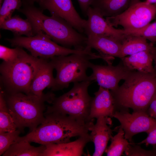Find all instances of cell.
I'll use <instances>...</instances> for the list:
<instances>
[{"label": "cell", "instance_id": "21", "mask_svg": "<svg viewBox=\"0 0 156 156\" xmlns=\"http://www.w3.org/2000/svg\"><path fill=\"white\" fill-rule=\"evenodd\" d=\"M0 29L12 31L14 36L25 35L30 37L36 34L31 22L27 18L23 19L16 15L5 20L0 24Z\"/></svg>", "mask_w": 156, "mask_h": 156}, {"label": "cell", "instance_id": "10", "mask_svg": "<svg viewBox=\"0 0 156 156\" xmlns=\"http://www.w3.org/2000/svg\"><path fill=\"white\" fill-rule=\"evenodd\" d=\"M129 109L117 110L113 115L119 121L124 131L125 138L131 143H134L132 138L139 133L147 134L156 127V120L151 116L147 112L133 111L129 113Z\"/></svg>", "mask_w": 156, "mask_h": 156}, {"label": "cell", "instance_id": "16", "mask_svg": "<svg viewBox=\"0 0 156 156\" xmlns=\"http://www.w3.org/2000/svg\"><path fill=\"white\" fill-rule=\"evenodd\" d=\"M87 37V47L97 50L99 54L106 58L111 64L115 57L120 58L122 43L119 40L102 35Z\"/></svg>", "mask_w": 156, "mask_h": 156}, {"label": "cell", "instance_id": "1", "mask_svg": "<svg viewBox=\"0 0 156 156\" xmlns=\"http://www.w3.org/2000/svg\"><path fill=\"white\" fill-rule=\"evenodd\" d=\"M18 10L32 23L36 34L42 33L57 44L67 48L83 50L87 47L88 38L76 30L64 19L44 14L41 8L25 1Z\"/></svg>", "mask_w": 156, "mask_h": 156}, {"label": "cell", "instance_id": "32", "mask_svg": "<svg viewBox=\"0 0 156 156\" xmlns=\"http://www.w3.org/2000/svg\"><path fill=\"white\" fill-rule=\"evenodd\" d=\"M94 0H77L80 8L84 15L87 16V13Z\"/></svg>", "mask_w": 156, "mask_h": 156}, {"label": "cell", "instance_id": "7", "mask_svg": "<svg viewBox=\"0 0 156 156\" xmlns=\"http://www.w3.org/2000/svg\"><path fill=\"white\" fill-rule=\"evenodd\" d=\"M91 81L87 80L74 83L69 91L55 97L46 111L57 112L86 122L91 120L89 116L93 97L88 89Z\"/></svg>", "mask_w": 156, "mask_h": 156}, {"label": "cell", "instance_id": "9", "mask_svg": "<svg viewBox=\"0 0 156 156\" xmlns=\"http://www.w3.org/2000/svg\"><path fill=\"white\" fill-rule=\"evenodd\" d=\"M156 16V4L140 1L132 5L121 14L107 17L105 19L111 26H122L126 31L142 29L150 23Z\"/></svg>", "mask_w": 156, "mask_h": 156}, {"label": "cell", "instance_id": "6", "mask_svg": "<svg viewBox=\"0 0 156 156\" xmlns=\"http://www.w3.org/2000/svg\"><path fill=\"white\" fill-rule=\"evenodd\" d=\"M96 59H101L108 62L107 59L99 53L92 52L56 56L51 58L56 71L54 83L51 88V90H62L67 88L71 83L91 81L86 71L89 68L90 60Z\"/></svg>", "mask_w": 156, "mask_h": 156}, {"label": "cell", "instance_id": "39", "mask_svg": "<svg viewBox=\"0 0 156 156\" xmlns=\"http://www.w3.org/2000/svg\"><path fill=\"white\" fill-rule=\"evenodd\" d=\"M3 0H0V7L1 6Z\"/></svg>", "mask_w": 156, "mask_h": 156}, {"label": "cell", "instance_id": "15", "mask_svg": "<svg viewBox=\"0 0 156 156\" xmlns=\"http://www.w3.org/2000/svg\"><path fill=\"white\" fill-rule=\"evenodd\" d=\"M92 101L90 119L94 120L100 116L113 117L117 108L114 97L109 90L99 86Z\"/></svg>", "mask_w": 156, "mask_h": 156}, {"label": "cell", "instance_id": "2", "mask_svg": "<svg viewBox=\"0 0 156 156\" xmlns=\"http://www.w3.org/2000/svg\"><path fill=\"white\" fill-rule=\"evenodd\" d=\"M44 121L25 136L19 137L18 141H25L42 145L64 143L73 137L89 134L90 124L67 115L46 111Z\"/></svg>", "mask_w": 156, "mask_h": 156}, {"label": "cell", "instance_id": "29", "mask_svg": "<svg viewBox=\"0 0 156 156\" xmlns=\"http://www.w3.org/2000/svg\"><path fill=\"white\" fill-rule=\"evenodd\" d=\"M24 51L21 47H17L11 49L0 44V58L3 61L12 62L20 57Z\"/></svg>", "mask_w": 156, "mask_h": 156}, {"label": "cell", "instance_id": "31", "mask_svg": "<svg viewBox=\"0 0 156 156\" xmlns=\"http://www.w3.org/2000/svg\"><path fill=\"white\" fill-rule=\"evenodd\" d=\"M145 144L146 146L150 144L153 145L156 144V127L148 134L147 138L143 141L136 144L141 145Z\"/></svg>", "mask_w": 156, "mask_h": 156}, {"label": "cell", "instance_id": "22", "mask_svg": "<svg viewBox=\"0 0 156 156\" xmlns=\"http://www.w3.org/2000/svg\"><path fill=\"white\" fill-rule=\"evenodd\" d=\"M144 51H148L155 54V47L142 36L128 35L122 44L120 59Z\"/></svg>", "mask_w": 156, "mask_h": 156}, {"label": "cell", "instance_id": "20", "mask_svg": "<svg viewBox=\"0 0 156 156\" xmlns=\"http://www.w3.org/2000/svg\"><path fill=\"white\" fill-rule=\"evenodd\" d=\"M132 0H94L91 7L103 17L118 15L131 6Z\"/></svg>", "mask_w": 156, "mask_h": 156}, {"label": "cell", "instance_id": "35", "mask_svg": "<svg viewBox=\"0 0 156 156\" xmlns=\"http://www.w3.org/2000/svg\"><path fill=\"white\" fill-rule=\"evenodd\" d=\"M145 2L148 4H156V0H146Z\"/></svg>", "mask_w": 156, "mask_h": 156}, {"label": "cell", "instance_id": "13", "mask_svg": "<svg viewBox=\"0 0 156 156\" xmlns=\"http://www.w3.org/2000/svg\"><path fill=\"white\" fill-rule=\"evenodd\" d=\"M87 16L88 19L84 28V33L87 36L102 35L116 39L122 43L128 35L124 29H117L110 25L96 10L91 6L88 8Z\"/></svg>", "mask_w": 156, "mask_h": 156}, {"label": "cell", "instance_id": "27", "mask_svg": "<svg viewBox=\"0 0 156 156\" xmlns=\"http://www.w3.org/2000/svg\"><path fill=\"white\" fill-rule=\"evenodd\" d=\"M125 31L127 34L142 36L154 45L156 42V20L143 28L138 30Z\"/></svg>", "mask_w": 156, "mask_h": 156}, {"label": "cell", "instance_id": "4", "mask_svg": "<svg viewBox=\"0 0 156 156\" xmlns=\"http://www.w3.org/2000/svg\"><path fill=\"white\" fill-rule=\"evenodd\" d=\"M3 91L9 112L17 129L22 131L28 127L30 132L44 120L45 103L51 104L55 97L52 92L38 96L22 92L10 94Z\"/></svg>", "mask_w": 156, "mask_h": 156}, {"label": "cell", "instance_id": "25", "mask_svg": "<svg viewBox=\"0 0 156 156\" xmlns=\"http://www.w3.org/2000/svg\"><path fill=\"white\" fill-rule=\"evenodd\" d=\"M0 89V133L14 131L17 128L9 112L3 90L1 88Z\"/></svg>", "mask_w": 156, "mask_h": 156}, {"label": "cell", "instance_id": "5", "mask_svg": "<svg viewBox=\"0 0 156 156\" xmlns=\"http://www.w3.org/2000/svg\"><path fill=\"white\" fill-rule=\"evenodd\" d=\"M44 59L25 51L14 61H3L0 66V88L8 94H29L32 83Z\"/></svg>", "mask_w": 156, "mask_h": 156}, {"label": "cell", "instance_id": "12", "mask_svg": "<svg viewBox=\"0 0 156 156\" xmlns=\"http://www.w3.org/2000/svg\"><path fill=\"white\" fill-rule=\"evenodd\" d=\"M38 4L42 10H48L51 15L64 19L78 32H84L87 20L80 16L71 0H42Z\"/></svg>", "mask_w": 156, "mask_h": 156}, {"label": "cell", "instance_id": "28", "mask_svg": "<svg viewBox=\"0 0 156 156\" xmlns=\"http://www.w3.org/2000/svg\"><path fill=\"white\" fill-rule=\"evenodd\" d=\"M21 130L0 133V155L3 154L13 144L17 142Z\"/></svg>", "mask_w": 156, "mask_h": 156}, {"label": "cell", "instance_id": "3", "mask_svg": "<svg viewBox=\"0 0 156 156\" xmlns=\"http://www.w3.org/2000/svg\"><path fill=\"white\" fill-rule=\"evenodd\" d=\"M123 84L111 92L117 108L147 112L156 94V71L145 73L133 71Z\"/></svg>", "mask_w": 156, "mask_h": 156}, {"label": "cell", "instance_id": "40", "mask_svg": "<svg viewBox=\"0 0 156 156\" xmlns=\"http://www.w3.org/2000/svg\"><path fill=\"white\" fill-rule=\"evenodd\" d=\"M155 47V50H156V52H155V54H156V46Z\"/></svg>", "mask_w": 156, "mask_h": 156}, {"label": "cell", "instance_id": "38", "mask_svg": "<svg viewBox=\"0 0 156 156\" xmlns=\"http://www.w3.org/2000/svg\"><path fill=\"white\" fill-rule=\"evenodd\" d=\"M153 149L154 151L155 154V156H156V144L154 145H153Z\"/></svg>", "mask_w": 156, "mask_h": 156}, {"label": "cell", "instance_id": "30", "mask_svg": "<svg viewBox=\"0 0 156 156\" xmlns=\"http://www.w3.org/2000/svg\"><path fill=\"white\" fill-rule=\"evenodd\" d=\"M137 144L134 143H130L125 151V155L128 156H155L153 149L150 150H146L142 148L139 144Z\"/></svg>", "mask_w": 156, "mask_h": 156}, {"label": "cell", "instance_id": "18", "mask_svg": "<svg viewBox=\"0 0 156 156\" xmlns=\"http://www.w3.org/2000/svg\"><path fill=\"white\" fill-rule=\"evenodd\" d=\"M54 69L50 59L43 60L31 86L30 94L41 96L45 88H51L55 80L53 75Z\"/></svg>", "mask_w": 156, "mask_h": 156}, {"label": "cell", "instance_id": "17", "mask_svg": "<svg viewBox=\"0 0 156 156\" xmlns=\"http://www.w3.org/2000/svg\"><path fill=\"white\" fill-rule=\"evenodd\" d=\"M90 141L88 134L79 137L74 141L45 145L43 156H81L85 146Z\"/></svg>", "mask_w": 156, "mask_h": 156}, {"label": "cell", "instance_id": "26", "mask_svg": "<svg viewBox=\"0 0 156 156\" xmlns=\"http://www.w3.org/2000/svg\"><path fill=\"white\" fill-rule=\"evenodd\" d=\"M22 0H3L0 7V24L12 16L15 10L22 6Z\"/></svg>", "mask_w": 156, "mask_h": 156}, {"label": "cell", "instance_id": "33", "mask_svg": "<svg viewBox=\"0 0 156 156\" xmlns=\"http://www.w3.org/2000/svg\"><path fill=\"white\" fill-rule=\"evenodd\" d=\"M147 112L151 116L156 120V94L151 101Z\"/></svg>", "mask_w": 156, "mask_h": 156}, {"label": "cell", "instance_id": "19", "mask_svg": "<svg viewBox=\"0 0 156 156\" xmlns=\"http://www.w3.org/2000/svg\"><path fill=\"white\" fill-rule=\"evenodd\" d=\"M154 54L148 51L137 53L121 59L123 64L129 70L145 73L156 71L153 65Z\"/></svg>", "mask_w": 156, "mask_h": 156}, {"label": "cell", "instance_id": "11", "mask_svg": "<svg viewBox=\"0 0 156 156\" xmlns=\"http://www.w3.org/2000/svg\"><path fill=\"white\" fill-rule=\"evenodd\" d=\"M89 68L92 71L89 76L90 80L96 81L99 86L111 92L116 91L119 87V82L125 80L133 71L125 66L121 61L116 66L95 64L90 62Z\"/></svg>", "mask_w": 156, "mask_h": 156}, {"label": "cell", "instance_id": "36", "mask_svg": "<svg viewBox=\"0 0 156 156\" xmlns=\"http://www.w3.org/2000/svg\"><path fill=\"white\" fill-rule=\"evenodd\" d=\"M153 61L154 62L155 66L154 68L156 71V54H154L153 57Z\"/></svg>", "mask_w": 156, "mask_h": 156}, {"label": "cell", "instance_id": "14", "mask_svg": "<svg viewBox=\"0 0 156 156\" xmlns=\"http://www.w3.org/2000/svg\"><path fill=\"white\" fill-rule=\"evenodd\" d=\"M97 119L95 124L91 122L88 129L90 131V135L91 141L95 146L94 156H102L107 147L109 141L112 136L113 132L118 131L119 126L113 129H111L112 121L108 117L100 116Z\"/></svg>", "mask_w": 156, "mask_h": 156}, {"label": "cell", "instance_id": "37", "mask_svg": "<svg viewBox=\"0 0 156 156\" xmlns=\"http://www.w3.org/2000/svg\"><path fill=\"white\" fill-rule=\"evenodd\" d=\"M140 0H132L131 5L140 1Z\"/></svg>", "mask_w": 156, "mask_h": 156}, {"label": "cell", "instance_id": "24", "mask_svg": "<svg viewBox=\"0 0 156 156\" xmlns=\"http://www.w3.org/2000/svg\"><path fill=\"white\" fill-rule=\"evenodd\" d=\"M119 126L117 133L111 137V144L105 150L107 156H120L123 155V153L130 144L124 137L125 133L123 129Z\"/></svg>", "mask_w": 156, "mask_h": 156}, {"label": "cell", "instance_id": "8", "mask_svg": "<svg viewBox=\"0 0 156 156\" xmlns=\"http://www.w3.org/2000/svg\"><path fill=\"white\" fill-rule=\"evenodd\" d=\"M5 40L13 47L24 48L29 51L32 56L44 59H49L56 56L90 51L88 48L83 50H79L60 45L41 33L30 37L14 36Z\"/></svg>", "mask_w": 156, "mask_h": 156}, {"label": "cell", "instance_id": "23", "mask_svg": "<svg viewBox=\"0 0 156 156\" xmlns=\"http://www.w3.org/2000/svg\"><path fill=\"white\" fill-rule=\"evenodd\" d=\"M45 145L36 147L25 141H18L12 144L3 154V156H43Z\"/></svg>", "mask_w": 156, "mask_h": 156}, {"label": "cell", "instance_id": "34", "mask_svg": "<svg viewBox=\"0 0 156 156\" xmlns=\"http://www.w3.org/2000/svg\"><path fill=\"white\" fill-rule=\"evenodd\" d=\"M41 0H22V1L29 3L34 4L35 2H37L38 3Z\"/></svg>", "mask_w": 156, "mask_h": 156}]
</instances>
